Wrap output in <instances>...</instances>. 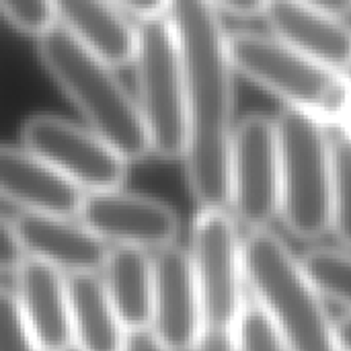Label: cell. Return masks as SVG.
I'll use <instances>...</instances> for the list:
<instances>
[{"label":"cell","mask_w":351,"mask_h":351,"mask_svg":"<svg viewBox=\"0 0 351 351\" xmlns=\"http://www.w3.org/2000/svg\"><path fill=\"white\" fill-rule=\"evenodd\" d=\"M191 351H237V331L202 329Z\"/></svg>","instance_id":"obj_25"},{"label":"cell","mask_w":351,"mask_h":351,"mask_svg":"<svg viewBox=\"0 0 351 351\" xmlns=\"http://www.w3.org/2000/svg\"><path fill=\"white\" fill-rule=\"evenodd\" d=\"M220 10L237 14L241 19H253L263 16L267 0H212Z\"/></svg>","instance_id":"obj_27"},{"label":"cell","mask_w":351,"mask_h":351,"mask_svg":"<svg viewBox=\"0 0 351 351\" xmlns=\"http://www.w3.org/2000/svg\"><path fill=\"white\" fill-rule=\"evenodd\" d=\"M243 255L249 292L269 313L290 351H339L325 296L284 239L269 226L249 230Z\"/></svg>","instance_id":"obj_3"},{"label":"cell","mask_w":351,"mask_h":351,"mask_svg":"<svg viewBox=\"0 0 351 351\" xmlns=\"http://www.w3.org/2000/svg\"><path fill=\"white\" fill-rule=\"evenodd\" d=\"M0 189L21 212L78 218L86 191L23 144H6L0 154Z\"/></svg>","instance_id":"obj_12"},{"label":"cell","mask_w":351,"mask_h":351,"mask_svg":"<svg viewBox=\"0 0 351 351\" xmlns=\"http://www.w3.org/2000/svg\"><path fill=\"white\" fill-rule=\"evenodd\" d=\"M276 121L282 144L280 218L294 237L317 241L333 226L331 125L292 107Z\"/></svg>","instance_id":"obj_5"},{"label":"cell","mask_w":351,"mask_h":351,"mask_svg":"<svg viewBox=\"0 0 351 351\" xmlns=\"http://www.w3.org/2000/svg\"><path fill=\"white\" fill-rule=\"evenodd\" d=\"M101 278L125 329L130 333L150 329L154 294L152 255L136 247H111Z\"/></svg>","instance_id":"obj_17"},{"label":"cell","mask_w":351,"mask_h":351,"mask_svg":"<svg viewBox=\"0 0 351 351\" xmlns=\"http://www.w3.org/2000/svg\"><path fill=\"white\" fill-rule=\"evenodd\" d=\"M333 226L331 230L343 247L351 249V128L333 125Z\"/></svg>","instance_id":"obj_20"},{"label":"cell","mask_w":351,"mask_h":351,"mask_svg":"<svg viewBox=\"0 0 351 351\" xmlns=\"http://www.w3.org/2000/svg\"><path fill=\"white\" fill-rule=\"evenodd\" d=\"M132 66L136 101L152 154L167 160L183 158L187 146L185 66L169 14L138 21V49Z\"/></svg>","instance_id":"obj_6"},{"label":"cell","mask_w":351,"mask_h":351,"mask_svg":"<svg viewBox=\"0 0 351 351\" xmlns=\"http://www.w3.org/2000/svg\"><path fill=\"white\" fill-rule=\"evenodd\" d=\"M111 2L121 6L128 14L136 16L138 21L169 14L171 8V0H111Z\"/></svg>","instance_id":"obj_26"},{"label":"cell","mask_w":351,"mask_h":351,"mask_svg":"<svg viewBox=\"0 0 351 351\" xmlns=\"http://www.w3.org/2000/svg\"><path fill=\"white\" fill-rule=\"evenodd\" d=\"M21 144L53 165L86 193L119 189L130 160L88 125L49 113L33 115L21 130Z\"/></svg>","instance_id":"obj_9"},{"label":"cell","mask_w":351,"mask_h":351,"mask_svg":"<svg viewBox=\"0 0 351 351\" xmlns=\"http://www.w3.org/2000/svg\"><path fill=\"white\" fill-rule=\"evenodd\" d=\"M10 216L29 257L49 263L66 276L101 274L109 247L80 220L21 210Z\"/></svg>","instance_id":"obj_13"},{"label":"cell","mask_w":351,"mask_h":351,"mask_svg":"<svg viewBox=\"0 0 351 351\" xmlns=\"http://www.w3.org/2000/svg\"><path fill=\"white\" fill-rule=\"evenodd\" d=\"M12 278L21 313L41 350H72L74 335L68 276L45 261L27 257Z\"/></svg>","instance_id":"obj_14"},{"label":"cell","mask_w":351,"mask_h":351,"mask_svg":"<svg viewBox=\"0 0 351 351\" xmlns=\"http://www.w3.org/2000/svg\"><path fill=\"white\" fill-rule=\"evenodd\" d=\"M239 74L282 99L288 107L343 125L351 111V76L284 43L271 33H230Z\"/></svg>","instance_id":"obj_4"},{"label":"cell","mask_w":351,"mask_h":351,"mask_svg":"<svg viewBox=\"0 0 351 351\" xmlns=\"http://www.w3.org/2000/svg\"><path fill=\"white\" fill-rule=\"evenodd\" d=\"M37 51L47 74L93 132L130 162L152 154L136 95L123 86L111 64L88 51L60 23L37 39Z\"/></svg>","instance_id":"obj_2"},{"label":"cell","mask_w":351,"mask_h":351,"mask_svg":"<svg viewBox=\"0 0 351 351\" xmlns=\"http://www.w3.org/2000/svg\"><path fill=\"white\" fill-rule=\"evenodd\" d=\"M189 253L202 296V329L237 331L249 284L243 239L228 210L197 212Z\"/></svg>","instance_id":"obj_7"},{"label":"cell","mask_w":351,"mask_h":351,"mask_svg":"<svg viewBox=\"0 0 351 351\" xmlns=\"http://www.w3.org/2000/svg\"><path fill=\"white\" fill-rule=\"evenodd\" d=\"M123 351H171L154 333L152 329L132 331L128 333L125 350Z\"/></svg>","instance_id":"obj_28"},{"label":"cell","mask_w":351,"mask_h":351,"mask_svg":"<svg viewBox=\"0 0 351 351\" xmlns=\"http://www.w3.org/2000/svg\"><path fill=\"white\" fill-rule=\"evenodd\" d=\"M78 220L113 247L144 251L175 245L179 232V218L171 206L121 187L86 193Z\"/></svg>","instance_id":"obj_10"},{"label":"cell","mask_w":351,"mask_h":351,"mask_svg":"<svg viewBox=\"0 0 351 351\" xmlns=\"http://www.w3.org/2000/svg\"><path fill=\"white\" fill-rule=\"evenodd\" d=\"M308 6H315L319 10L337 14V16H348L351 12V0H298Z\"/></svg>","instance_id":"obj_29"},{"label":"cell","mask_w":351,"mask_h":351,"mask_svg":"<svg viewBox=\"0 0 351 351\" xmlns=\"http://www.w3.org/2000/svg\"><path fill=\"white\" fill-rule=\"evenodd\" d=\"M72 335L78 351H123L128 329L121 323L101 274L68 276Z\"/></svg>","instance_id":"obj_18"},{"label":"cell","mask_w":351,"mask_h":351,"mask_svg":"<svg viewBox=\"0 0 351 351\" xmlns=\"http://www.w3.org/2000/svg\"><path fill=\"white\" fill-rule=\"evenodd\" d=\"M230 208L249 230L267 228L282 212V144L278 121L265 115L245 117L230 152Z\"/></svg>","instance_id":"obj_8"},{"label":"cell","mask_w":351,"mask_h":351,"mask_svg":"<svg viewBox=\"0 0 351 351\" xmlns=\"http://www.w3.org/2000/svg\"><path fill=\"white\" fill-rule=\"evenodd\" d=\"M6 23L23 35L41 39L58 23L56 0H0Z\"/></svg>","instance_id":"obj_22"},{"label":"cell","mask_w":351,"mask_h":351,"mask_svg":"<svg viewBox=\"0 0 351 351\" xmlns=\"http://www.w3.org/2000/svg\"><path fill=\"white\" fill-rule=\"evenodd\" d=\"M343 125H348V128H351V111H350V117H348V121H346Z\"/></svg>","instance_id":"obj_31"},{"label":"cell","mask_w":351,"mask_h":351,"mask_svg":"<svg viewBox=\"0 0 351 351\" xmlns=\"http://www.w3.org/2000/svg\"><path fill=\"white\" fill-rule=\"evenodd\" d=\"M152 333L171 351H191L202 331V296L189 249L154 251Z\"/></svg>","instance_id":"obj_11"},{"label":"cell","mask_w":351,"mask_h":351,"mask_svg":"<svg viewBox=\"0 0 351 351\" xmlns=\"http://www.w3.org/2000/svg\"><path fill=\"white\" fill-rule=\"evenodd\" d=\"M0 351H43L29 329L14 290L4 286L0 300Z\"/></svg>","instance_id":"obj_23"},{"label":"cell","mask_w":351,"mask_h":351,"mask_svg":"<svg viewBox=\"0 0 351 351\" xmlns=\"http://www.w3.org/2000/svg\"><path fill=\"white\" fill-rule=\"evenodd\" d=\"M60 25L88 51L113 68L132 66L138 49V23L111 0H56Z\"/></svg>","instance_id":"obj_16"},{"label":"cell","mask_w":351,"mask_h":351,"mask_svg":"<svg viewBox=\"0 0 351 351\" xmlns=\"http://www.w3.org/2000/svg\"><path fill=\"white\" fill-rule=\"evenodd\" d=\"M319 292L351 313V249L317 247L302 257Z\"/></svg>","instance_id":"obj_19"},{"label":"cell","mask_w":351,"mask_h":351,"mask_svg":"<svg viewBox=\"0 0 351 351\" xmlns=\"http://www.w3.org/2000/svg\"><path fill=\"white\" fill-rule=\"evenodd\" d=\"M263 16L271 35L351 76V27L343 16L298 0H267Z\"/></svg>","instance_id":"obj_15"},{"label":"cell","mask_w":351,"mask_h":351,"mask_svg":"<svg viewBox=\"0 0 351 351\" xmlns=\"http://www.w3.org/2000/svg\"><path fill=\"white\" fill-rule=\"evenodd\" d=\"M237 351H290L269 313L251 296L237 325Z\"/></svg>","instance_id":"obj_21"},{"label":"cell","mask_w":351,"mask_h":351,"mask_svg":"<svg viewBox=\"0 0 351 351\" xmlns=\"http://www.w3.org/2000/svg\"><path fill=\"white\" fill-rule=\"evenodd\" d=\"M335 341L339 351H351V313L335 321Z\"/></svg>","instance_id":"obj_30"},{"label":"cell","mask_w":351,"mask_h":351,"mask_svg":"<svg viewBox=\"0 0 351 351\" xmlns=\"http://www.w3.org/2000/svg\"><path fill=\"white\" fill-rule=\"evenodd\" d=\"M27 257L29 255H27V251L21 243V237L14 228L12 216L4 214L2 228H0V265H2L4 276H14Z\"/></svg>","instance_id":"obj_24"},{"label":"cell","mask_w":351,"mask_h":351,"mask_svg":"<svg viewBox=\"0 0 351 351\" xmlns=\"http://www.w3.org/2000/svg\"><path fill=\"white\" fill-rule=\"evenodd\" d=\"M187 97L185 175L199 210H228L234 140V62L230 33L212 0H171Z\"/></svg>","instance_id":"obj_1"}]
</instances>
